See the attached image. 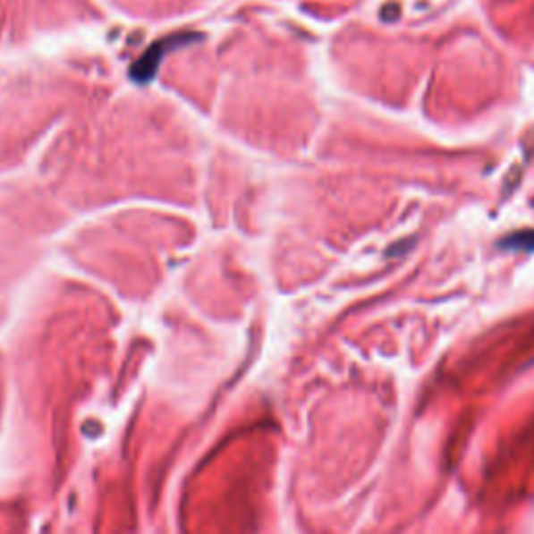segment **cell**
<instances>
[{"mask_svg": "<svg viewBox=\"0 0 534 534\" xmlns=\"http://www.w3.org/2000/svg\"><path fill=\"white\" fill-rule=\"evenodd\" d=\"M501 247L510 250H534V232H516V234L507 236Z\"/></svg>", "mask_w": 534, "mask_h": 534, "instance_id": "1", "label": "cell"}]
</instances>
